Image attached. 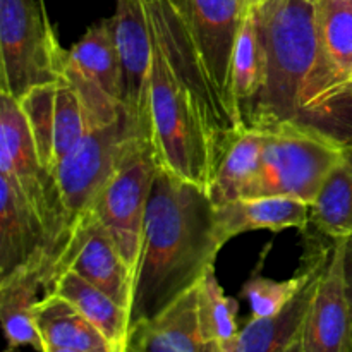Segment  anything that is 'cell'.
<instances>
[{
    "mask_svg": "<svg viewBox=\"0 0 352 352\" xmlns=\"http://www.w3.org/2000/svg\"><path fill=\"white\" fill-rule=\"evenodd\" d=\"M36 327L43 347H64L78 352H129L110 342L74 306L50 292L36 305Z\"/></svg>",
    "mask_w": 352,
    "mask_h": 352,
    "instance_id": "19",
    "label": "cell"
},
{
    "mask_svg": "<svg viewBox=\"0 0 352 352\" xmlns=\"http://www.w3.org/2000/svg\"><path fill=\"white\" fill-rule=\"evenodd\" d=\"M158 167L160 162L150 129L140 131L127 141L116 168L88 212L116 241L134 278L143 246L148 199Z\"/></svg>",
    "mask_w": 352,
    "mask_h": 352,
    "instance_id": "5",
    "label": "cell"
},
{
    "mask_svg": "<svg viewBox=\"0 0 352 352\" xmlns=\"http://www.w3.org/2000/svg\"><path fill=\"white\" fill-rule=\"evenodd\" d=\"M265 133L260 129H243L234 136L223 151L208 186L213 206L226 205L250 196L263 153Z\"/></svg>",
    "mask_w": 352,
    "mask_h": 352,
    "instance_id": "20",
    "label": "cell"
},
{
    "mask_svg": "<svg viewBox=\"0 0 352 352\" xmlns=\"http://www.w3.org/2000/svg\"><path fill=\"white\" fill-rule=\"evenodd\" d=\"M47 280V254H40L24 267L0 278V320L9 351L33 347L43 351V340L36 327L38 292Z\"/></svg>",
    "mask_w": 352,
    "mask_h": 352,
    "instance_id": "15",
    "label": "cell"
},
{
    "mask_svg": "<svg viewBox=\"0 0 352 352\" xmlns=\"http://www.w3.org/2000/svg\"><path fill=\"white\" fill-rule=\"evenodd\" d=\"M67 50L36 0H0V93L21 100L62 78Z\"/></svg>",
    "mask_w": 352,
    "mask_h": 352,
    "instance_id": "6",
    "label": "cell"
},
{
    "mask_svg": "<svg viewBox=\"0 0 352 352\" xmlns=\"http://www.w3.org/2000/svg\"><path fill=\"white\" fill-rule=\"evenodd\" d=\"M151 28V26H150ZM153 38L148 116L151 141L162 167L206 189L217 168L205 117L181 76L172 67L160 41Z\"/></svg>",
    "mask_w": 352,
    "mask_h": 352,
    "instance_id": "3",
    "label": "cell"
},
{
    "mask_svg": "<svg viewBox=\"0 0 352 352\" xmlns=\"http://www.w3.org/2000/svg\"><path fill=\"white\" fill-rule=\"evenodd\" d=\"M323 270L306 284L284 311L270 318H251L241 329L230 352H284L296 342L301 337L302 323Z\"/></svg>",
    "mask_w": 352,
    "mask_h": 352,
    "instance_id": "21",
    "label": "cell"
},
{
    "mask_svg": "<svg viewBox=\"0 0 352 352\" xmlns=\"http://www.w3.org/2000/svg\"><path fill=\"white\" fill-rule=\"evenodd\" d=\"M67 60L122 105V74L110 17L86 30L67 50Z\"/></svg>",
    "mask_w": 352,
    "mask_h": 352,
    "instance_id": "22",
    "label": "cell"
},
{
    "mask_svg": "<svg viewBox=\"0 0 352 352\" xmlns=\"http://www.w3.org/2000/svg\"><path fill=\"white\" fill-rule=\"evenodd\" d=\"M48 292L74 306L110 342L120 349L129 351L131 330H133L129 309L120 306L110 296L71 270L62 272L50 285L47 294Z\"/></svg>",
    "mask_w": 352,
    "mask_h": 352,
    "instance_id": "18",
    "label": "cell"
},
{
    "mask_svg": "<svg viewBox=\"0 0 352 352\" xmlns=\"http://www.w3.org/2000/svg\"><path fill=\"white\" fill-rule=\"evenodd\" d=\"M65 270L78 274L129 311L133 308L134 274L124 261L116 241L91 213H86L69 234L45 289L48 291Z\"/></svg>",
    "mask_w": 352,
    "mask_h": 352,
    "instance_id": "9",
    "label": "cell"
},
{
    "mask_svg": "<svg viewBox=\"0 0 352 352\" xmlns=\"http://www.w3.org/2000/svg\"><path fill=\"white\" fill-rule=\"evenodd\" d=\"M47 232L41 219L19 186L0 174V278L47 254Z\"/></svg>",
    "mask_w": 352,
    "mask_h": 352,
    "instance_id": "13",
    "label": "cell"
},
{
    "mask_svg": "<svg viewBox=\"0 0 352 352\" xmlns=\"http://www.w3.org/2000/svg\"><path fill=\"white\" fill-rule=\"evenodd\" d=\"M41 352H78L72 349H64V347H52V346H45Z\"/></svg>",
    "mask_w": 352,
    "mask_h": 352,
    "instance_id": "29",
    "label": "cell"
},
{
    "mask_svg": "<svg viewBox=\"0 0 352 352\" xmlns=\"http://www.w3.org/2000/svg\"><path fill=\"white\" fill-rule=\"evenodd\" d=\"M263 133L260 168L248 198L289 196L313 205L344 144L322 131L294 122Z\"/></svg>",
    "mask_w": 352,
    "mask_h": 352,
    "instance_id": "4",
    "label": "cell"
},
{
    "mask_svg": "<svg viewBox=\"0 0 352 352\" xmlns=\"http://www.w3.org/2000/svg\"><path fill=\"white\" fill-rule=\"evenodd\" d=\"M267 2V0H248V3H250V9H258L260 6H263V3Z\"/></svg>",
    "mask_w": 352,
    "mask_h": 352,
    "instance_id": "30",
    "label": "cell"
},
{
    "mask_svg": "<svg viewBox=\"0 0 352 352\" xmlns=\"http://www.w3.org/2000/svg\"><path fill=\"white\" fill-rule=\"evenodd\" d=\"M198 322L203 340L215 352H230L241 329L237 325V301L223 292L215 268L208 272L196 287Z\"/></svg>",
    "mask_w": 352,
    "mask_h": 352,
    "instance_id": "24",
    "label": "cell"
},
{
    "mask_svg": "<svg viewBox=\"0 0 352 352\" xmlns=\"http://www.w3.org/2000/svg\"><path fill=\"white\" fill-rule=\"evenodd\" d=\"M344 274H346L347 294L352 305V236L344 237Z\"/></svg>",
    "mask_w": 352,
    "mask_h": 352,
    "instance_id": "27",
    "label": "cell"
},
{
    "mask_svg": "<svg viewBox=\"0 0 352 352\" xmlns=\"http://www.w3.org/2000/svg\"><path fill=\"white\" fill-rule=\"evenodd\" d=\"M89 131L85 109L71 82L62 76L57 81L55 93V127H54V160L58 162L82 140ZM55 170V168H54Z\"/></svg>",
    "mask_w": 352,
    "mask_h": 352,
    "instance_id": "26",
    "label": "cell"
},
{
    "mask_svg": "<svg viewBox=\"0 0 352 352\" xmlns=\"http://www.w3.org/2000/svg\"><path fill=\"white\" fill-rule=\"evenodd\" d=\"M55 93L57 82L36 86L30 89L19 102L21 110L30 126L38 155L48 170L54 172V127H55Z\"/></svg>",
    "mask_w": 352,
    "mask_h": 352,
    "instance_id": "25",
    "label": "cell"
},
{
    "mask_svg": "<svg viewBox=\"0 0 352 352\" xmlns=\"http://www.w3.org/2000/svg\"><path fill=\"white\" fill-rule=\"evenodd\" d=\"M122 74V107L133 117L148 120V85H150L153 38L144 0H116L110 17Z\"/></svg>",
    "mask_w": 352,
    "mask_h": 352,
    "instance_id": "12",
    "label": "cell"
},
{
    "mask_svg": "<svg viewBox=\"0 0 352 352\" xmlns=\"http://www.w3.org/2000/svg\"><path fill=\"white\" fill-rule=\"evenodd\" d=\"M175 2L184 14L210 82L226 109L234 117L232 102H230V62L241 28L248 14L251 12L250 3L248 0H175Z\"/></svg>",
    "mask_w": 352,
    "mask_h": 352,
    "instance_id": "10",
    "label": "cell"
},
{
    "mask_svg": "<svg viewBox=\"0 0 352 352\" xmlns=\"http://www.w3.org/2000/svg\"><path fill=\"white\" fill-rule=\"evenodd\" d=\"M196 287L153 320L134 325L129 352H215L199 330Z\"/></svg>",
    "mask_w": 352,
    "mask_h": 352,
    "instance_id": "16",
    "label": "cell"
},
{
    "mask_svg": "<svg viewBox=\"0 0 352 352\" xmlns=\"http://www.w3.org/2000/svg\"><path fill=\"white\" fill-rule=\"evenodd\" d=\"M309 223L311 205L289 196L243 198L215 206V232L222 246L251 230L299 229L306 232Z\"/></svg>",
    "mask_w": 352,
    "mask_h": 352,
    "instance_id": "14",
    "label": "cell"
},
{
    "mask_svg": "<svg viewBox=\"0 0 352 352\" xmlns=\"http://www.w3.org/2000/svg\"><path fill=\"white\" fill-rule=\"evenodd\" d=\"M302 352H352V305L344 274V237L316 284L301 330Z\"/></svg>",
    "mask_w": 352,
    "mask_h": 352,
    "instance_id": "11",
    "label": "cell"
},
{
    "mask_svg": "<svg viewBox=\"0 0 352 352\" xmlns=\"http://www.w3.org/2000/svg\"><path fill=\"white\" fill-rule=\"evenodd\" d=\"M267 85V54L254 10L244 19L230 62V102L241 129H251L254 112Z\"/></svg>",
    "mask_w": 352,
    "mask_h": 352,
    "instance_id": "17",
    "label": "cell"
},
{
    "mask_svg": "<svg viewBox=\"0 0 352 352\" xmlns=\"http://www.w3.org/2000/svg\"><path fill=\"white\" fill-rule=\"evenodd\" d=\"M316 232L330 239L352 236V146H344L311 205Z\"/></svg>",
    "mask_w": 352,
    "mask_h": 352,
    "instance_id": "23",
    "label": "cell"
},
{
    "mask_svg": "<svg viewBox=\"0 0 352 352\" xmlns=\"http://www.w3.org/2000/svg\"><path fill=\"white\" fill-rule=\"evenodd\" d=\"M143 129H150V122L136 119L126 110L117 122L89 129L58 162L54 174L67 217V239L76 223L91 210L100 189L116 168L127 141Z\"/></svg>",
    "mask_w": 352,
    "mask_h": 352,
    "instance_id": "8",
    "label": "cell"
},
{
    "mask_svg": "<svg viewBox=\"0 0 352 352\" xmlns=\"http://www.w3.org/2000/svg\"><path fill=\"white\" fill-rule=\"evenodd\" d=\"M0 174L12 179L47 232V287L52 267L67 239V217L57 179L38 155L30 126L19 102L9 93H0Z\"/></svg>",
    "mask_w": 352,
    "mask_h": 352,
    "instance_id": "7",
    "label": "cell"
},
{
    "mask_svg": "<svg viewBox=\"0 0 352 352\" xmlns=\"http://www.w3.org/2000/svg\"><path fill=\"white\" fill-rule=\"evenodd\" d=\"M284 352H302V347H301V337H299V339L296 340V342H292L291 346H289L287 349H285Z\"/></svg>",
    "mask_w": 352,
    "mask_h": 352,
    "instance_id": "28",
    "label": "cell"
},
{
    "mask_svg": "<svg viewBox=\"0 0 352 352\" xmlns=\"http://www.w3.org/2000/svg\"><path fill=\"white\" fill-rule=\"evenodd\" d=\"M254 10L267 54V85L251 129L299 124L302 96L316 57L318 38L313 0H267Z\"/></svg>",
    "mask_w": 352,
    "mask_h": 352,
    "instance_id": "2",
    "label": "cell"
},
{
    "mask_svg": "<svg viewBox=\"0 0 352 352\" xmlns=\"http://www.w3.org/2000/svg\"><path fill=\"white\" fill-rule=\"evenodd\" d=\"M222 243L205 188L158 167L144 217L131 325L153 320L215 268Z\"/></svg>",
    "mask_w": 352,
    "mask_h": 352,
    "instance_id": "1",
    "label": "cell"
}]
</instances>
